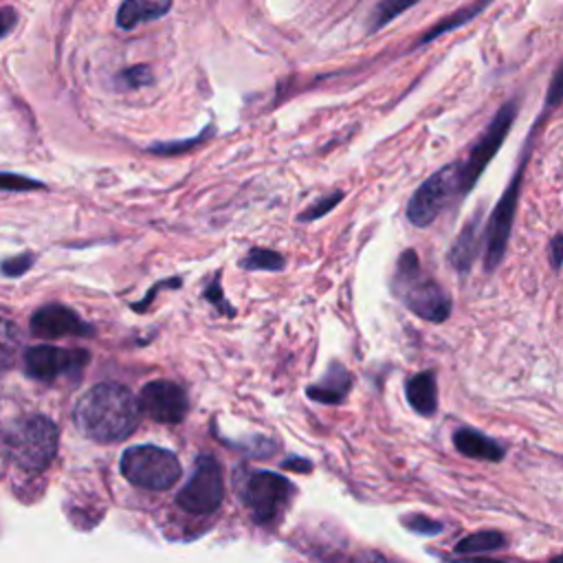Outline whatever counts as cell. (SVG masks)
Here are the masks:
<instances>
[{
  "label": "cell",
  "mask_w": 563,
  "mask_h": 563,
  "mask_svg": "<svg viewBox=\"0 0 563 563\" xmlns=\"http://www.w3.org/2000/svg\"><path fill=\"white\" fill-rule=\"evenodd\" d=\"M139 401L130 390L117 384H100L90 388L75 405V425L98 442L126 440L139 423Z\"/></svg>",
  "instance_id": "1"
},
{
  "label": "cell",
  "mask_w": 563,
  "mask_h": 563,
  "mask_svg": "<svg viewBox=\"0 0 563 563\" xmlns=\"http://www.w3.org/2000/svg\"><path fill=\"white\" fill-rule=\"evenodd\" d=\"M392 291L416 317L425 322L442 324L451 315V298L421 268L414 249L401 253L392 277Z\"/></svg>",
  "instance_id": "2"
},
{
  "label": "cell",
  "mask_w": 563,
  "mask_h": 563,
  "mask_svg": "<svg viewBox=\"0 0 563 563\" xmlns=\"http://www.w3.org/2000/svg\"><path fill=\"white\" fill-rule=\"evenodd\" d=\"M58 427L45 416H25L10 425L5 449L27 472H45L58 453Z\"/></svg>",
  "instance_id": "3"
},
{
  "label": "cell",
  "mask_w": 563,
  "mask_h": 563,
  "mask_svg": "<svg viewBox=\"0 0 563 563\" xmlns=\"http://www.w3.org/2000/svg\"><path fill=\"white\" fill-rule=\"evenodd\" d=\"M122 474L135 487L148 491H167L180 478V464L167 449L139 445L122 455Z\"/></svg>",
  "instance_id": "4"
},
{
  "label": "cell",
  "mask_w": 563,
  "mask_h": 563,
  "mask_svg": "<svg viewBox=\"0 0 563 563\" xmlns=\"http://www.w3.org/2000/svg\"><path fill=\"white\" fill-rule=\"evenodd\" d=\"M517 117V102H506L493 122L487 126V130L480 135L476 146L468 152L466 161L460 165V195H468L476 187L478 178L489 167L491 159L500 152V148L506 141V135L511 133V126Z\"/></svg>",
  "instance_id": "5"
},
{
  "label": "cell",
  "mask_w": 563,
  "mask_h": 563,
  "mask_svg": "<svg viewBox=\"0 0 563 563\" xmlns=\"http://www.w3.org/2000/svg\"><path fill=\"white\" fill-rule=\"evenodd\" d=\"M223 498V468L212 455H205L199 458L190 483H187L176 496V504L192 515H210L218 511Z\"/></svg>",
  "instance_id": "6"
},
{
  "label": "cell",
  "mask_w": 563,
  "mask_h": 563,
  "mask_svg": "<svg viewBox=\"0 0 563 563\" xmlns=\"http://www.w3.org/2000/svg\"><path fill=\"white\" fill-rule=\"evenodd\" d=\"M455 192H460V165H447L431 174L410 199V223L414 227H429Z\"/></svg>",
  "instance_id": "7"
},
{
  "label": "cell",
  "mask_w": 563,
  "mask_h": 563,
  "mask_svg": "<svg viewBox=\"0 0 563 563\" xmlns=\"http://www.w3.org/2000/svg\"><path fill=\"white\" fill-rule=\"evenodd\" d=\"M522 176H524V170L520 167L489 218L487 253H485V268L489 273L496 271L506 255L511 232H513V221H515V212H517V201H520V192H522Z\"/></svg>",
  "instance_id": "8"
},
{
  "label": "cell",
  "mask_w": 563,
  "mask_h": 563,
  "mask_svg": "<svg viewBox=\"0 0 563 563\" xmlns=\"http://www.w3.org/2000/svg\"><path fill=\"white\" fill-rule=\"evenodd\" d=\"M291 491L293 487L285 476H277L271 472H255L249 476L242 498L249 511L253 513V520L260 524H268L287 506Z\"/></svg>",
  "instance_id": "9"
},
{
  "label": "cell",
  "mask_w": 563,
  "mask_h": 563,
  "mask_svg": "<svg viewBox=\"0 0 563 563\" xmlns=\"http://www.w3.org/2000/svg\"><path fill=\"white\" fill-rule=\"evenodd\" d=\"M88 363L86 350H64L55 346H34L25 352V372L32 379L53 381L64 374H77Z\"/></svg>",
  "instance_id": "10"
},
{
  "label": "cell",
  "mask_w": 563,
  "mask_h": 563,
  "mask_svg": "<svg viewBox=\"0 0 563 563\" xmlns=\"http://www.w3.org/2000/svg\"><path fill=\"white\" fill-rule=\"evenodd\" d=\"M139 408L157 423L176 425L187 414V397L172 381H152L141 390Z\"/></svg>",
  "instance_id": "11"
},
{
  "label": "cell",
  "mask_w": 563,
  "mask_h": 563,
  "mask_svg": "<svg viewBox=\"0 0 563 563\" xmlns=\"http://www.w3.org/2000/svg\"><path fill=\"white\" fill-rule=\"evenodd\" d=\"M32 333L40 339H60V337H88L92 328L84 324L66 306H45L32 317Z\"/></svg>",
  "instance_id": "12"
},
{
  "label": "cell",
  "mask_w": 563,
  "mask_h": 563,
  "mask_svg": "<svg viewBox=\"0 0 563 563\" xmlns=\"http://www.w3.org/2000/svg\"><path fill=\"white\" fill-rule=\"evenodd\" d=\"M478 249H480V214L468 218L466 225L458 232L449 249V264L458 273H468L476 262Z\"/></svg>",
  "instance_id": "13"
},
{
  "label": "cell",
  "mask_w": 563,
  "mask_h": 563,
  "mask_svg": "<svg viewBox=\"0 0 563 563\" xmlns=\"http://www.w3.org/2000/svg\"><path fill=\"white\" fill-rule=\"evenodd\" d=\"M453 445H455V449L462 455L476 458V460L500 462L506 455V449L498 440H493V438H489V436H485V434H480L476 429H460V431H455L453 434Z\"/></svg>",
  "instance_id": "14"
},
{
  "label": "cell",
  "mask_w": 563,
  "mask_h": 563,
  "mask_svg": "<svg viewBox=\"0 0 563 563\" xmlns=\"http://www.w3.org/2000/svg\"><path fill=\"white\" fill-rule=\"evenodd\" d=\"M172 10V0H126L117 12V25L122 29H137L143 23L159 21Z\"/></svg>",
  "instance_id": "15"
},
{
  "label": "cell",
  "mask_w": 563,
  "mask_h": 563,
  "mask_svg": "<svg viewBox=\"0 0 563 563\" xmlns=\"http://www.w3.org/2000/svg\"><path fill=\"white\" fill-rule=\"evenodd\" d=\"M405 395L414 412L421 416H434L438 410V386L434 372H421L405 386Z\"/></svg>",
  "instance_id": "16"
},
{
  "label": "cell",
  "mask_w": 563,
  "mask_h": 563,
  "mask_svg": "<svg viewBox=\"0 0 563 563\" xmlns=\"http://www.w3.org/2000/svg\"><path fill=\"white\" fill-rule=\"evenodd\" d=\"M350 386H352V377L348 374V370L339 363H335L328 374L324 377L322 384L313 386L309 390L311 399L320 401V403H326V405H335V403H341L346 399V395L350 392Z\"/></svg>",
  "instance_id": "17"
},
{
  "label": "cell",
  "mask_w": 563,
  "mask_h": 563,
  "mask_svg": "<svg viewBox=\"0 0 563 563\" xmlns=\"http://www.w3.org/2000/svg\"><path fill=\"white\" fill-rule=\"evenodd\" d=\"M489 3H491V0H478V3H474V5H468V8H464V10H458L455 14L447 16V18L440 21V23H436V25L418 40V45H429L431 40H436V38H440V36H445V34H449V32H453V29L464 27L468 21H474L476 16H480V14L489 8Z\"/></svg>",
  "instance_id": "18"
},
{
  "label": "cell",
  "mask_w": 563,
  "mask_h": 563,
  "mask_svg": "<svg viewBox=\"0 0 563 563\" xmlns=\"http://www.w3.org/2000/svg\"><path fill=\"white\" fill-rule=\"evenodd\" d=\"M21 346H23V337L16 324L0 317V372L10 370L16 363L21 354Z\"/></svg>",
  "instance_id": "19"
},
{
  "label": "cell",
  "mask_w": 563,
  "mask_h": 563,
  "mask_svg": "<svg viewBox=\"0 0 563 563\" xmlns=\"http://www.w3.org/2000/svg\"><path fill=\"white\" fill-rule=\"evenodd\" d=\"M506 546V537L496 530H483L466 535L455 543L458 554H474V552H489V550H500Z\"/></svg>",
  "instance_id": "20"
},
{
  "label": "cell",
  "mask_w": 563,
  "mask_h": 563,
  "mask_svg": "<svg viewBox=\"0 0 563 563\" xmlns=\"http://www.w3.org/2000/svg\"><path fill=\"white\" fill-rule=\"evenodd\" d=\"M418 3L421 0H381L370 18V32L384 29L388 23H392L395 18H399L401 14H405L408 10H412Z\"/></svg>",
  "instance_id": "21"
},
{
  "label": "cell",
  "mask_w": 563,
  "mask_h": 563,
  "mask_svg": "<svg viewBox=\"0 0 563 563\" xmlns=\"http://www.w3.org/2000/svg\"><path fill=\"white\" fill-rule=\"evenodd\" d=\"M245 266L251 271H282L285 268V258L268 249H253L247 255Z\"/></svg>",
  "instance_id": "22"
},
{
  "label": "cell",
  "mask_w": 563,
  "mask_h": 563,
  "mask_svg": "<svg viewBox=\"0 0 563 563\" xmlns=\"http://www.w3.org/2000/svg\"><path fill=\"white\" fill-rule=\"evenodd\" d=\"M42 183L21 176V174H10V172H0V190H10V192H29V190H42Z\"/></svg>",
  "instance_id": "23"
},
{
  "label": "cell",
  "mask_w": 563,
  "mask_h": 563,
  "mask_svg": "<svg viewBox=\"0 0 563 563\" xmlns=\"http://www.w3.org/2000/svg\"><path fill=\"white\" fill-rule=\"evenodd\" d=\"M403 524H405L412 533L425 535V537H434V535L442 533V524H438V522H434V520H429V517H423V515H408V517L403 520Z\"/></svg>",
  "instance_id": "24"
},
{
  "label": "cell",
  "mask_w": 563,
  "mask_h": 563,
  "mask_svg": "<svg viewBox=\"0 0 563 563\" xmlns=\"http://www.w3.org/2000/svg\"><path fill=\"white\" fill-rule=\"evenodd\" d=\"M343 199V195L341 192H335V195H330V197H326V199H322L320 203H315L311 210H306L302 216H300V221H317V218H322V216H326L328 212H333L337 205H339V201Z\"/></svg>",
  "instance_id": "25"
},
{
  "label": "cell",
  "mask_w": 563,
  "mask_h": 563,
  "mask_svg": "<svg viewBox=\"0 0 563 563\" xmlns=\"http://www.w3.org/2000/svg\"><path fill=\"white\" fill-rule=\"evenodd\" d=\"M120 79L126 88H141V86L152 82V71L148 66H133V68L124 71L120 75Z\"/></svg>",
  "instance_id": "26"
},
{
  "label": "cell",
  "mask_w": 563,
  "mask_h": 563,
  "mask_svg": "<svg viewBox=\"0 0 563 563\" xmlns=\"http://www.w3.org/2000/svg\"><path fill=\"white\" fill-rule=\"evenodd\" d=\"M34 264V255L32 253H23V255H16L12 260H5L3 264H0V271H3L5 275H12V277H18L23 273H27Z\"/></svg>",
  "instance_id": "27"
},
{
  "label": "cell",
  "mask_w": 563,
  "mask_h": 563,
  "mask_svg": "<svg viewBox=\"0 0 563 563\" xmlns=\"http://www.w3.org/2000/svg\"><path fill=\"white\" fill-rule=\"evenodd\" d=\"M563 102V62L559 64V68L554 71L552 75V82L548 86V92H546V104L552 109L556 104Z\"/></svg>",
  "instance_id": "28"
},
{
  "label": "cell",
  "mask_w": 563,
  "mask_h": 563,
  "mask_svg": "<svg viewBox=\"0 0 563 563\" xmlns=\"http://www.w3.org/2000/svg\"><path fill=\"white\" fill-rule=\"evenodd\" d=\"M18 16L12 8H0V40H3L16 25Z\"/></svg>",
  "instance_id": "29"
},
{
  "label": "cell",
  "mask_w": 563,
  "mask_h": 563,
  "mask_svg": "<svg viewBox=\"0 0 563 563\" xmlns=\"http://www.w3.org/2000/svg\"><path fill=\"white\" fill-rule=\"evenodd\" d=\"M550 264H552V268H561V264H563V234H559L550 242Z\"/></svg>",
  "instance_id": "30"
},
{
  "label": "cell",
  "mask_w": 563,
  "mask_h": 563,
  "mask_svg": "<svg viewBox=\"0 0 563 563\" xmlns=\"http://www.w3.org/2000/svg\"><path fill=\"white\" fill-rule=\"evenodd\" d=\"M350 563H390V561L386 556H381L379 552H361Z\"/></svg>",
  "instance_id": "31"
},
{
  "label": "cell",
  "mask_w": 563,
  "mask_h": 563,
  "mask_svg": "<svg viewBox=\"0 0 563 563\" xmlns=\"http://www.w3.org/2000/svg\"><path fill=\"white\" fill-rule=\"evenodd\" d=\"M458 563H502V561H493V559H468V561H458Z\"/></svg>",
  "instance_id": "32"
},
{
  "label": "cell",
  "mask_w": 563,
  "mask_h": 563,
  "mask_svg": "<svg viewBox=\"0 0 563 563\" xmlns=\"http://www.w3.org/2000/svg\"><path fill=\"white\" fill-rule=\"evenodd\" d=\"M550 563H563V554H559V556H554Z\"/></svg>",
  "instance_id": "33"
}]
</instances>
